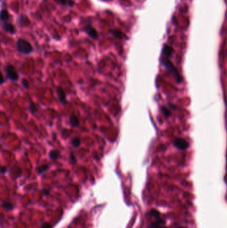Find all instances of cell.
Returning a JSON list of instances; mask_svg holds the SVG:
<instances>
[{
    "mask_svg": "<svg viewBox=\"0 0 227 228\" xmlns=\"http://www.w3.org/2000/svg\"><path fill=\"white\" fill-rule=\"evenodd\" d=\"M17 51L24 55H28L33 52V48L29 41L24 39H18L16 42Z\"/></svg>",
    "mask_w": 227,
    "mask_h": 228,
    "instance_id": "1",
    "label": "cell"
},
{
    "mask_svg": "<svg viewBox=\"0 0 227 228\" xmlns=\"http://www.w3.org/2000/svg\"><path fill=\"white\" fill-rule=\"evenodd\" d=\"M148 215L155 218V221L151 223L149 228H167L165 226V221L160 217V214L157 211L152 210L148 212Z\"/></svg>",
    "mask_w": 227,
    "mask_h": 228,
    "instance_id": "2",
    "label": "cell"
},
{
    "mask_svg": "<svg viewBox=\"0 0 227 228\" xmlns=\"http://www.w3.org/2000/svg\"><path fill=\"white\" fill-rule=\"evenodd\" d=\"M163 65L172 73V74L173 75V76L175 78L176 80H177L178 82H181L182 78L181 77V75H179L177 69L175 68V66L173 65V64H172L169 60H164L163 61Z\"/></svg>",
    "mask_w": 227,
    "mask_h": 228,
    "instance_id": "3",
    "label": "cell"
},
{
    "mask_svg": "<svg viewBox=\"0 0 227 228\" xmlns=\"http://www.w3.org/2000/svg\"><path fill=\"white\" fill-rule=\"evenodd\" d=\"M5 71L7 78L13 82H17L19 79V75L16 71V69L11 65H8L5 68Z\"/></svg>",
    "mask_w": 227,
    "mask_h": 228,
    "instance_id": "4",
    "label": "cell"
},
{
    "mask_svg": "<svg viewBox=\"0 0 227 228\" xmlns=\"http://www.w3.org/2000/svg\"><path fill=\"white\" fill-rule=\"evenodd\" d=\"M174 144L176 148L181 150H185L189 148V143L183 138L176 139L174 141Z\"/></svg>",
    "mask_w": 227,
    "mask_h": 228,
    "instance_id": "5",
    "label": "cell"
},
{
    "mask_svg": "<svg viewBox=\"0 0 227 228\" xmlns=\"http://www.w3.org/2000/svg\"><path fill=\"white\" fill-rule=\"evenodd\" d=\"M83 30L85 31V32L87 33V34L90 37L92 38V39L95 40L98 37V33H97V30L95 28H93L91 25H89L85 27Z\"/></svg>",
    "mask_w": 227,
    "mask_h": 228,
    "instance_id": "6",
    "label": "cell"
},
{
    "mask_svg": "<svg viewBox=\"0 0 227 228\" xmlns=\"http://www.w3.org/2000/svg\"><path fill=\"white\" fill-rule=\"evenodd\" d=\"M57 94L59 101H60L61 103L65 104L67 102V99H66L65 91L63 90V88L61 87H58L57 88Z\"/></svg>",
    "mask_w": 227,
    "mask_h": 228,
    "instance_id": "7",
    "label": "cell"
},
{
    "mask_svg": "<svg viewBox=\"0 0 227 228\" xmlns=\"http://www.w3.org/2000/svg\"><path fill=\"white\" fill-rule=\"evenodd\" d=\"M3 28L4 29L6 32H9L11 34H14L15 33V29L14 28V26L11 24V23L9 22H3Z\"/></svg>",
    "mask_w": 227,
    "mask_h": 228,
    "instance_id": "8",
    "label": "cell"
},
{
    "mask_svg": "<svg viewBox=\"0 0 227 228\" xmlns=\"http://www.w3.org/2000/svg\"><path fill=\"white\" fill-rule=\"evenodd\" d=\"M69 122L71 126L73 127H77L79 125V120L75 115H71L69 118Z\"/></svg>",
    "mask_w": 227,
    "mask_h": 228,
    "instance_id": "9",
    "label": "cell"
},
{
    "mask_svg": "<svg viewBox=\"0 0 227 228\" xmlns=\"http://www.w3.org/2000/svg\"><path fill=\"white\" fill-rule=\"evenodd\" d=\"M60 151L51 150L50 152L49 153V157L51 160L55 161L58 159L59 156H60Z\"/></svg>",
    "mask_w": 227,
    "mask_h": 228,
    "instance_id": "10",
    "label": "cell"
},
{
    "mask_svg": "<svg viewBox=\"0 0 227 228\" xmlns=\"http://www.w3.org/2000/svg\"><path fill=\"white\" fill-rule=\"evenodd\" d=\"M110 32L112 33L113 36L116 38H118V39H120V40L123 39V33L119 29H112V30H110Z\"/></svg>",
    "mask_w": 227,
    "mask_h": 228,
    "instance_id": "11",
    "label": "cell"
},
{
    "mask_svg": "<svg viewBox=\"0 0 227 228\" xmlns=\"http://www.w3.org/2000/svg\"><path fill=\"white\" fill-rule=\"evenodd\" d=\"M10 15L6 10H2L1 11V20L3 22H6L9 20Z\"/></svg>",
    "mask_w": 227,
    "mask_h": 228,
    "instance_id": "12",
    "label": "cell"
},
{
    "mask_svg": "<svg viewBox=\"0 0 227 228\" xmlns=\"http://www.w3.org/2000/svg\"><path fill=\"white\" fill-rule=\"evenodd\" d=\"M173 49L171 47H170V46L167 45H164L163 52L164 54H165L166 56H170L172 54V53H173Z\"/></svg>",
    "mask_w": 227,
    "mask_h": 228,
    "instance_id": "13",
    "label": "cell"
},
{
    "mask_svg": "<svg viewBox=\"0 0 227 228\" xmlns=\"http://www.w3.org/2000/svg\"><path fill=\"white\" fill-rule=\"evenodd\" d=\"M49 169V166L48 165H43L41 166H39L37 168V172L39 174H42V173H44L48 171Z\"/></svg>",
    "mask_w": 227,
    "mask_h": 228,
    "instance_id": "14",
    "label": "cell"
},
{
    "mask_svg": "<svg viewBox=\"0 0 227 228\" xmlns=\"http://www.w3.org/2000/svg\"><path fill=\"white\" fill-rule=\"evenodd\" d=\"M71 144L73 147H75V148H77V147H79V145L81 144V140L80 139L79 137H74L71 140Z\"/></svg>",
    "mask_w": 227,
    "mask_h": 228,
    "instance_id": "15",
    "label": "cell"
},
{
    "mask_svg": "<svg viewBox=\"0 0 227 228\" xmlns=\"http://www.w3.org/2000/svg\"><path fill=\"white\" fill-rule=\"evenodd\" d=\"M29 110L31 111V112L32 114H35L36 113V112L37 111V109L36 106H35V104L33 103H31L30 104V106H29Z\"/></svg>",
    "mask_w": 227,
    "mask_h": 228,
    "instance_id": "16",
    "label": "cell"
},
{
    "mask_svg": "<svg viewBox=\"0 0 227 228\" xmlns=\"http://www.w3.org/2000/svg\"><path fill=\"white\" fill-rule=\"evenodd\" d=\"M162 111H163V113L164 114V115H165V116H167V117L169 116L170 114H171L169 110H168L167 108L165 107H162Z\"/></svg>",
    "mask_w": 227,
    "mask_h": 228,
    "instance_id": "17",
    "label": "cell"
},
{
    "mask_svg": "<svg viewBox=\"0 0 227 228\" xmlns=\"http://www.w3.org/2000/svg\"><path fill=\"white\" fill-rule=\"evenodd\" d=\"M69 158H70V161H71V163H73V164H75V163H76L75 156V155H74L73 152H71V153H70Z\"/></svg>",
    "mask_w": 227,
    "mask_h": 228,
    "instance_id": "18",
    "label": "cell"
},
{
    "mask_svg": "<svg viewBox=\"0 0 227 228\" xmlns=\"http://www.w3.org/2000/svg\"><path fill=\"white\" fill-rule=\"evenodd\" d=\"M56 1L58 3H60V4H61V5L65 6V5L68 4V3H69V0H56Z\"/></svg>",
    "mask_w": 227,
    "mask_h": 228,
    "instance_id": "19",
    "label": "cell"
},
{
    "mask_svg": "<svg viewBox=\"0 0 227 228\" xmlns=\"http://www.w3.org/2000/svg\"><path fill=\"white\" fill-rule=\"evenodd\" d=\"M21 83H22L23 86L25 88H26V89H28V88H29V82H27V79H22V82H21Z\"/></svg>",
    "mask_w": 227,
    "mask_h": 228,
    "instance_id": "20",
    "label": "cell"
},
{
    "mask_svg": "<svg viewBox=\"0 0 227 228\" xmlns=\"http://www.w3.org/2000/svg\"><path fill=\"white\" fill-rule=\"evenodd\" d=\"M3 207H5L6 209H11L12 208V205H11L10 203H8V202H3Z\"/></svg>",
    "mask_w": 227,
    "mask_h": 228,
    "instance_id": "21",
    "label": "cell"
},
{
    "mask_svg": "<svg viewBox=\"0 0 227 228\" xmlns=\"http://www.w3.org/2000/svg\"><path fill=\"white\" fill-rule=\"evenodd\" d=\"M42 228H52V226H51L49 223H45L43 224Z\"/></svg>",
    "mask_w": 227,
    "mask_h": 228,
    "instance_id": "22",
    "label": "cell"
},
{
    "mask_svg": "<svg viewBox=\"0 0 227 228\" xmlns=\"http://www.w3.org/2000/svg\"><path fill=\"white\" fill-rule=\"evenodd\" d=\"M74 4H75V3H74L73 1H72V0H69V3H68V5H69V6L73 7V6H74Z\"/></svg>",
    "mask_w": 227,
    "mask_h": 228,
    "instance_id": "23",
    "label": "cell"
},
{
    "mask_svg": "<svg viewBox=\"0 0 227 228\" xmlns=\"http://www.w3.org/2000/svg\"><path fill=\"white\" fill-rule=\"evenodd\" d=\"M1 172L2 173H4L6 172V168L5 167H2L1 169Z\"/></svg>",
    "mask_w": 227,
    "mask_h": 228,
    "instance_id": "24",
    "label": "cell"
},
{
    "mask_svg": "<svg viewBox=\"0 0 227 228\" xmlns=\"http://www.w3.org/2000/svg\"><path fill=\"white\" fill-rule=\"evenodd\" d=\"M1 82L2 84H3V82H4V80H3V77L2 74V80H1V82Z\"/></svg>",
    "mask_w": 227,
    "mask_h": 228,
    "instance_id": "25",
    "label": "cell"
}]
</instances>
